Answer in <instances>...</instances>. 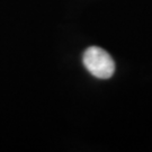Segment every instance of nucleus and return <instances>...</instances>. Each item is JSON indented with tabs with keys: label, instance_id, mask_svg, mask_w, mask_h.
Masks as SVG:
<instances>
[{
	"label": "nucleus",
	"instance_id": "nucleus-1",
	"mask_svg": "<svg viewBox=\"0 0 152 152\" xmlns=\"http://www.w3.org/2000/svg\"><path fill=\"white\" fill-rule=\"evenodd\" d=\"M82 62L90 73L99 79H108L114 75L115 62L107 51L99 46L88 48L82 55Z\"/></svg>",
	"mask_w": 152,
	"mask_h": 152
}]
</instances>
